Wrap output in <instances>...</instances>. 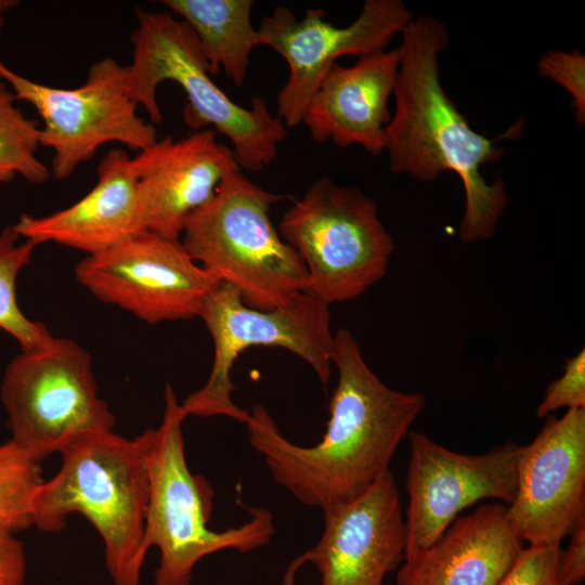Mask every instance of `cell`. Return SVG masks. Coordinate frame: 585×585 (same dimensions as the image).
Instances as JSON below:
<instances>
[{
  "instance_id": "obj_15",
  "label": "cell",
  "mask_w": 585,
  "mask_h": 585,
  "mask_svg": "<svg viewBox=\"0 0 585 585\" xmlns=\"http://www.w3.org/2000/svg\"><path fill=\"white\" fill-rule=\"evenodd\" d=\"M323 512V533L303 555L320 572L321 585H385L406 546V524L392 472H385L353 500Z\"/></svg>"
},
{
  "instance_id": "obj_6",
  "label": "cell",
  "mask_w": 585,
  "mask_h": 585,
  "mask_svg": "<svg viewBox=\"0 0 585 585\" xmlns=\"http://www.w3.org/2000/svg\"><path fill=\"white\" fill-rule=\"evenodd\" d=\"M160 425L151 429L145 549L156 547L155 585H191L197 562L223 549L248 552L266 545L275 533L272 514L250 509L251 518L224 531L209 529L214 492L185 458L183 420L187 417L170 384L166 385Z\"/></svg>"
},
{
  "instance_id": "obj_14",
  "label": "cell",
  "mask_w": 585,
  "mask_h": 585,
  "mask_svg": "<svg viewBox=\"0 0 585 585\" xmlns=\"http://www.w3.org/2000/svg\"><path fill=\"white\" fill-rule=\"evenodd\" d=\"M547 417L535 439L521 446L517 490L506 509L529 545H560L585 516V408Z\"/></svg>"
},
{
  "instance_id": "obj_31",
  "label": "cell",
  "mask_w": 585,
  "mask_h": 585,
  "mask_svg": "<svg viewBox=\"0 0 585 585\" xmlns=\"http://www.w3.org/2000/svg\"><path fill=\"white\" fill-rule=\"evenodd\" d=\"M291 569L292 570H289L287 575H286V583L285 585H294L292 584V581H294V574H295V571L297 570V567L296 566H291Z\"/></svg>"
},
{
  "instance_id": "obj_10",
  "label": "cell",
  "mask_w": 585,
  "mask_h": 585,
  "mask_svg": "<svg viewBox=\"0 0 585 585\" xmlns=\"http://www.w3.org/2000/svg\"><path fill=\"white\" fill-rule=\"evenodd\" d=\"M0 80L16 100L31 104L43 121L39 145L53 151L51 172L68 179L77 167L112 142L141 152L157 140V130L136 113L129 66L112 56L93 63L83 84L73 89L36 82L12 70L0 57Z\"/></svg>"
},
{
  "instance_id": "obj_16",
  "label": "cell",
  "mask_w": 585,
  "mask_h": 585,
  "mask_svg": "<svg viewBox=\"0 0 585 585\" xmlns=\"http://www.w3.org/2000/svg\"><path fill=\"white\" fill-rule=\"evenodd\" d=\"M142 231L180 240L186 218L206 204L224 177L239 171L213 129L157 140L131 158Z\"/></svg>"
},
{
  "instance_id": "obj_7",
  "label": "cell",
  "mask_w": 585,
  "mask_h": 585,
  "mask_svg": "<svg viewBox=\"0 0 585 585\" xmlns=\"http://www.w3.org/2000/svg\"><path fill=\"white\" fill-rule=\"evenodd\" d=\"M278 233L306 266V291L328 306L353 300L381 280L394 248L377 204L329 177L317 179L294 200Z\"/></svg>"
},
{
  "instance_id": "obj_12",
  "label": "cell",
  "mask_w": 585,
  "mask_h": 585,
  "mask_svg": "<svg viewBox=\"0 0 585 585\" xmlns=\"http://www.w3.org/2000/svg\"><path fill=\"white\" fill-rule=\"evenodd\" d=\"M322 9H307L298 20L286 6L262 18L259 44L281 54L289 76L276 98L277 117L287 129L302 123L307 106L336 60L384 51L414 14L400 0H366L347 27L334 26Z\"/></svg>"
},
{
  "instance_id": "obj_1",
  "label": "cell",
  "mask_w": 585,
  "mask_h": 585,
  "mask_svg": "<svg viewBox=\"0 0 585 585\" xmlns=\"http://www.w3.org/2000/svg\"><path fill=\"white\" fill-rule=\"evenodd\" d=\"M338 381L322 440L302 446L286 439L269 411L256 404L246 422L250 445L273 480L299 503L322 510L348 503L370 487L425 407L420 393L389 388L369 368L346 328L334 335Z\"/></svg>"
},
{
  "instance_id": "obj_4",
  "label": "cell",
  "mask_w": 585,
  "mask_h": 585,
  "mask_svg": "<svg viewBox=\"0 0 585 585\" xmlns=\"http://www.w3.org/2000/svg\"><path fill=\"white\" fill-rule=\"evenodd\" d=\"M135 16L129 83L134 102L144 107L152 122L162 121L158 86L174 81L186 95L183 120L187 127L195 131L211 127L226 136L239 169L261 171L271 165L288 129L266 102L255 96L247 108L230 99L211 79L200 43L184 21L170 12L143 9H136Z\"/></svg>"
},
{
  "instance_id": "obj_20",
  "label": "cell",
  "mask_w": 585,
  "mask_h": 585,
  "mask_svg": "<svg viewBox=\"0 0 585 585\" xmlns=\"http://www.w3.org/2000/svg\"><path fill=\"white\" fill-rule=\"evenodd\" d=\"M196 35L210 75L222 69L236 86H243L252 50L259 44L251 23V0H164Z\"/></svg>"
},
{
  "instance_id": "obj_2",
  "label": "cell",
  "mask_w": 585,
  "mask_h": 585,
  "mask_svg": "<svg viewBox=\"0 0 585 585\" xmlns=\"http://www.w3.org/2000/svg\"><path fill=\"white\" fill-rule=\"evenodd\" d=\"M401 34L395 106L386 128L389 168L425 182L454 171L466 198L460 239L467 244L489 239L507 195L500 179L487 183L480 169L498 159L504 150L470 127L440 82L438 58L448 41L443 23L421 15Z\"/></svg>"
},
{
  "instance_id": "obj_26",
  "label": "cell",
  "mask_w": 585,
  "mask_h": 585,
  "mask_svg": "<svg viewBox=\"0 0 585 585\" xmlns=\"http://www.w3.org/2000/svg\"><path fill=\"white\" fill-rule=\"evenodd\" d=\"M562 407L585 408L584 349L566 361L562 376L549 384L537 406L536 415L544 418Z\"/></svg>"
},
{
  "instance_id": "obj_18",
  "label": "cell",
  "mask_w": 585,
  "mask_h": 585,
  "mask_svg": "<svg viewBox=\"0 0 585 585\" xmlns=\"http://www.w3.org/2000/svg\"><path fill=\"white\" fill-rule=\"evenodd\" d=\"M506 506L457 518L429 547L404 558L396 585H498L523 550Z\"/></svg>"
},
{
  "instance_id": "obj_28",
  "label": "cell",
  "mask_w": 585,
  "mask_h": 585,
  "mask_svg": "<svg viewBox=\"0 0 585 585\" xmlns=\"http://www.w3.org/2000/svg\"><path fill=\"white\" fill-rule=\"evenodd\" d=\"M26 556L14 533L0 528V585H24Z\"/></svg>"
},
{
  "instance_id": "obj_25",
  "label": "cell",
  "mask_w": 585,
  "mask_h": 585,
  "mask_svg": "<svg viewBox=\"0 0 585 585\" xmlns=\"http://www.w3.org/2000/svg\"><path fill=\"white\" fill-rule=\"evenodd\" d=\"M560 545H529L498 585H561L558 580Z\"/></svg>"
},
{
  "instance_id": "obj_8",
  "label": "cell",
  "mask_w": 585,
  "mask_h": 585,
  "mask_svg": "<svg viewBox=\"0 0 585 585\" xmlns=\"http://www.w3.org/2000/svg\"><path fill=\"white\" fill-rule=\"evenodd\" d=\"M0 398L10 441L39 463L116 424L98 394L91 355L68 338L53 337L41 348L22 350L4 370Z\"/></svg>"
},
{
  "instance_id": "obj_11",
  "label": "cell",
  "mask_w": 585,
  "mask_h": 585,
  "mask_svg": "<svg viewBox=\"0 0 585 585\" xmlns=\"http://www.w3.org/2000/svg\"><path fill=\"white\" fill-rule=\"evenodd\" d=\"M75 275L98 299L148 324L198 316L218 283L180 240L150 231L87 256L76 265Z\"/></svg>"
},
{
  "instance_id": "obj_22",
  "label": "cell",
  "mask_w": 585,
  "mask_h": 585,
  "mask_svg": "<svg viewBox=\"0 0 585 585\" xmlns=\"http://www.w3.org/2000/svg\"><path fill=\"white\" fill-rule=\"evenodd\" d=\"M43 481L39 461L10 440L0 443L1 529L15 533L34 525V502Z\"/></svg>"
},
{
  "instance_id": "obj_17",
  "label": "cell",
  "mask_w": 585,
  "mask_h": 585,
  "mask_svg": "<svg viewBox=\"0 0 585 585\" xmlns=\"http://www.w3.org/2000/svg\"><path fill=\"white\" fill-rule=\"evenodd\" d=\"M398 68V49L360 56L350 67L336 63L307 106L302 123L312 140L340 147L358 144L372 155L381 154Z\"/></svg>"
},
{
  "instance_id": "obj_24",
  "label": "cell",
  "mask_w": 585,
  "mask_h": 585,
  "mask_svg": "<svg viewBox=\"0 0 585 585\" xmlns=\"http://www.w3.org/2000/svg\"><path fill=\"white\" fill-rule=\"evenodd\" d=\"M538 74L550 78L573 96L578 125L585 120V56L578 52L549 51L537 63Z\"/></svg>"
},
{
  "instance_id": "obj_3",
  "label": "cell",
  "mask_w": 585,
  "mask_h": 585,
  "mask_svg": "<svg viewBox=\"0 0 585 585\" xmlns=\"http://www.w3.org/2000/svg\"><path fill=\"white\" fill-rule=\"evenodd\" d=\"M150 442L151 429L133 439L113 430L78 438L61 451L60 469L41 483L34 502V525L43 532L62 531L72 514L93 525L115 585L141 582Z\"/></svg>"
},
{
  "instance_id": "obj_30",
  "label": "cell",
  "mask_w": 585,
  "mask_h": 585,
  "mask_svg": "<svg viewBox=\"0 0 585 585\" xmlns=\"http://www.w3.org/2000/svg\"><path fill=\"white\" fill-rule=\"evenodd\" d=\"M15 173L8 170H0V184L11 181L14 178Z\"/></svg>"
},
{
  "instance_id": "obj_23",
  "label": "cell",
  "mask_w": 585,
  "mask_h": 585,
  "mask_svg": "<svg viewBox=\"0 0 585 585\" xmlns=\"http://www.w3.org/2000/svg\"><path fill=\"white\" fill-rule=\"evenodd\" d=\"M15 101L12 90L0 80V170L41 184L49 180L50 170L36 156L39 128L16 107Z\"/></svg>"
},
{
  "instance_id": "obj_13",
  "label": "cell",
  "mask_w": 585,
  "mask_h": 585,
  "mask_svg": "<svg viewBox=\"0 0 585 585\" xmlns=\"http://www.w3.org/2000/svg\"><path fill=\"white\" fill-rule=\"evenodd\" d=\"M408 439L404 558L432 545L465 508L483 499L512 502L521 450L514 441L481 455H466L420 432H410Z\"/></svg>"
},
{
  "instance_id": "obj_27",
  "label": "cell",
  "mask_w": 585,
  "mask_h": 585,
  "mask_svg": "<svg viewBox=\"0 0 585 585\" xmlns=\"http://www.w3.org/2000/svg\"><path fill=\"white\" fill-rule=\"evenodd\" d=\"M569 535V545L559 556L558 580L561 585H577L585 577V516Z\"/></svg>"
},
{
  "instance_id": "obj_21",
  "label": "cell",
  "mask_w": 585,
  "mask_h": 585,
  "mask_svg": "<svg viewBox=\"0 0 585 585\" xmlns=\"http://www.w3.org/2000/svg\"><path fill=\"white\" fill-rule=\"evenodd\" d=\"M20 238L13 225L0 233V328L14 337L22 350H34L49 343L53 336L44 324L23 314L17 304L16 278L37 246L26 239L20 243Z\"/></svg>"
},
{
  "instance_id": "obj_5",
  "label": "cell",
  "mask_w": 585,
  "mask_h": 585,
  "mask_svg": "<svg viewBox=\"0 0 585 585\" xmlns=\"http://www.w3.org/2000/svg\"><path fill=\"white\" fill-rule=\"evenodd\" d=\"M285 198L232 172L186 218L180 237L195 262L257 310L286 307L308 288L304 264L270 218L271 205Z\"/></svg>"
},
{
  "instance_id": "obj_19",
  "label": "cell",
  "mask_w": 585,
  "mask_h": 585,
  "mask_svg": "<svg viewBox=\"0 0 585 585\" xmlns=\"http://www.w3.org/2000/svg\"><path fill=\"white\" fill-rule=\"evenodd\" d=\"M13 226L21 237L37 245L52 242L88 256L141 232L131 157L121 148H112L98 166L96 184L82 198L48 216L24 213Z\"/></svg>"
},
{
  "instance_id": "obj_29",
  "label": "cell",
  "mask_w": 585,
  "mask_h": 585,
  "mask_svg": "<svg viewBox=\"0 0 585 585\" xmlns=\"http://www.w3.org/2000/svg\"><path fill=\"white\" fill-rule=\"evenodd\" d=\"M17 4H18V1H15V0H0V35L4 27L5 13Z\"/></svg>"
},
{
  "instance_id": "obj_9",
  "label": "cell",
  "mask_w": 585,
  "mask_h": 585,
  "mask_svg": "<svg viewBox=\"0 0 585 585\" xmlns=\"http://www.w3.org/2000/svg\"><path fill=\"white\" fill-rule=\"evenodd\" d=\"M328 307L303 291L286 307L257 310L245 304L233 286L218 282L198 315L213 341L212 367L206 384L181 403L186 415L226 416L246 425L249 412L232 400L235 385L231 372L238 355L250 347L286 349L303 359L327 384L334 347Z\"/></svg>"
}]
</instances>
